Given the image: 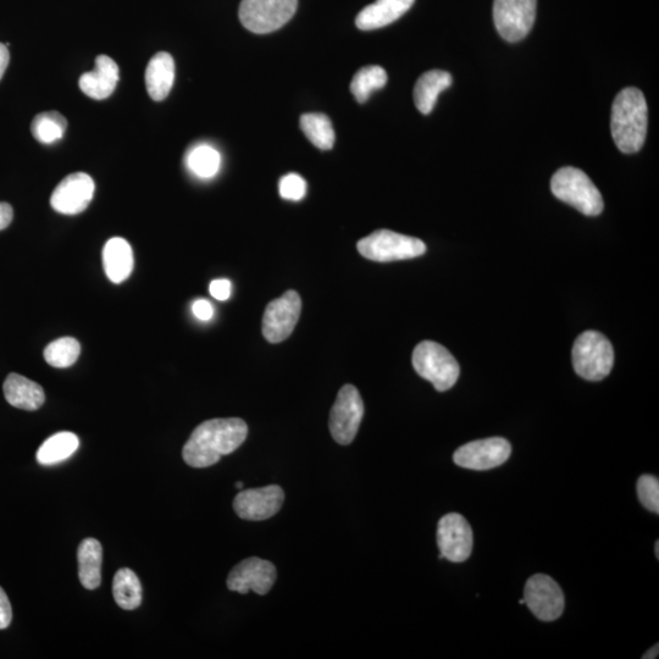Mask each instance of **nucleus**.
<instances>
[{"instance_id": "nucleus-1", "label": "nucleus", "mask_w": 659, "mask_h": 659, "mask_svg": "<svg viewBox=\"0 0 659 659\" xmlns=\"http://www.w3.org/2000/svg\"><path fill=\"white\" fill-rule=\"evenodd\" d=\"M248 426L242 419H212L198 425L186 442L182 457L192 468H208L235 452L246 441Z\"/></svg>"}, {"instance_id": "nucleus-2", "label": "nucleus", "mask_w": 659, "mask_h": 659, "mask_svg": "<svg viewBox=\"0 0 659 659\" xmlns=\"http://www.w3.org/2000/svg\"><path fill=\"white\" fill-rule=\"evenodd\" d=\"M647 103L638 88L628 87L618 93L612 107L611 129L620 152L638 153L647 135Z\"/></svg>"}, {"instance_id": "nucleus-3", "label": "nucleus", "mask_w": 659, "mask_h": 659, "mask_svg": "<svg viewBox=\"0 0 659 659\" xmlns=\"http://www.w3.org/2000/svg\"><path fill=\"white\" fill-rule=\"evenodd\" d=\"M551 190L559 201L569 204L587 217L600 215L605 207L601 193L590 177L572 166L559 169L553 175Z\"/></svg>"}, {"instance_id": "nucleus-4", "label": "nucleus", "mask_w": 659, "mask_h": 659, "mask_svg": "<svg viewBox=\"0 0 659 659\" xmlns=\"http://www.w3.org/2000/svg\"><path fill=\"white\" fill-rule=\"evenodd\" d=\"M614 364L612 343L597 331H586L575 340L573 365L575 373L589 381H601L611 373Z\"/></svg>"}, {"instance_id": "nucleus-5", "label": "nucleus", "mask_w": 659, "mask_h": 659, "mask_svg": "<svg viewBox=\"0 0 659 659\" xmlns=\"http://www.w3.org/2000/svg\"><path fill=\"white\" fill-rule=\"evenodd\" d=\"M413 367L439 392L452 389L461 374L456 358L440 343L433 341H424L415 347Z\"/></svg>"}, {"instance_id": "nucleus-6", "label": "nucleus", "mask_w": 659, "mask_h": 659, "mask_svg": "<svg viewBox=\"0 0 659 659\" xmlns=\"http://www.w3.org/2000/svg\"><path fill=\"white\" fill-rule=\"evenodd\" d=\"M358 252L373 262L387 263L413 259L426 252L419 238L404 236L390 230H378L358 242Z\"/></svg>"}, {"instance_id": "nucleus-7", "label": "nucleus", "mask_w": 659, "mask_h": 659, "mask_svg": "<svg viewBox=\"0 0 659 659\" xmlns=\"http://www.w3.org/2000/svg\"><path fill=\"white\" fill-rule=\"evenodd\" d=\"M297 5L298 0H242L238 16L248 31L264 35L286 25Z\"/></svg>"}, {"instance_id": "nucleus-8", "label": "nucleus", "mask_w": 659, "mask_h": 659, "mask_svg": "<svg viewBox=\"0 0 659 659\" xmlns=\"http://www.w3.org/2000/svg\"><path fill=\"white\" fill-rule=\"evenodd\" d=\"M363 415L361 393L353 385L343 386L330 413L329 428L334 440L343 446L350 445L356 439Z\"/></svg>"}, {"instance_id": "nucleus-9", "label": "nucleus", "mask_w": 659, "mask_h": 659, "mask_svg": "<svg viewBox=\"0 0 659 659\" xmlns=\"http://www.w3.org/2000/svg\"><path fill=\"white\" fill-rule=\"evenodd\" d=\"M537 0H495V26L503 40H524L535 24Z\"/></svg>"}, {"instance_id": "nucleus-10", "label": "nucleus", "mask_w": 659, "mask_h": 659, "mask_svg": "<svg viewBox=\"0 0 659 659\" xmlns=\"http://www.w3.org/2000/svg\"><path fill=\"white\" fill-rule=\"evenodd\" d=\"M302 312V301L296 291L290 290L284 296L268 304L263 317V335L270 343L289 339L295 330Z\"/></svg>"}, {"instance_id": "nucleus-11", "label": "nucleus", "mask_w": 659, "mask_h": 659, "mask_svg": "<svg viewBox=\"0 0 659 659\" xmlns=\"http://www.w3.org/2000/svg\"><path fill=\"white\" fill-rule=\"evenodd\" d=\"M437 545L441 552L440 559L453 563L467 561L473 550V530L467 519L458 513L442 517L437 526Z\"/></svg>"}, {"instance_id": "nucleus-12", "label": "nucleus", "mask_w": 659, "mask_h": 659, "mask_svg": "<svg viewBox=\"0 0 659 659\" xmlns=\"http://www.w3.org/2000/svg\"><path fill=\"white\" fill-rule=\"evenodd\" d=\"M524 600L534 616L544 622H553L561 617L566 603L561 587L545 574H536L528 580Z\"/></svg>"}, {"instance_id": "nucleus-13", "label": "nucleus", "mask_w": 659, "mask_h": 659, "mask_svg": "<svg viewBox=\"0 0 659 659\" xmlns=\"http://www.w3.org/2000/svg\"><path fill=\"white\" fill-rule=\"evenodd\" d=\"M511 453V443L502 437H491L459 447L454 452L453 461L465 469L490 470L506 463Z\"/></svg>"}, {"instance_id": "nucleus-14", "label": "nucleus", "mask_w": 659, "mask_h": 659, "mask_svg": "<svg viewBox=\"0 0 659 659\" xmlns=\"http://www.w3.org/2000/svg\"><path fill=\"white\" fill-rule=\"evenodd\" d=\"M276 568L273 563L251 557L245 559L231 570L227 578L229 590L246 595L248 591H254L258 595H267L275 584Z\"/></svg>"}, {"instance_id": "nucleus-15", "label": "nucleus", "mask_w": 659, "mask_h": 659, "mask_svg": "<svg viewBox=\"0 0 659 659\" xmlns=\"http://www.w3.org/2000/svg\"><path fill=\"white\" fill-rule=\"evenodd\" d=\"M96 185L90 175L75 173L60 182L53 191L51 206L60 214L76 215L85 212L94 196Z\"/></svg>"}, {"instance_id": "nucleus-16", "label": "nucleus", "mask_w": 659, "mask_h": 659, "mask_svg": "<svg viewBox=\"0 0 659 659\" xmlns=\"http://www.w3.org/2000/svg\"><path fill=\"white\" fill-rule=\"evenodd\" d=\"M284 500V491L278 485L241 490L235 497L234 509L238 517L260 522L274 517L280 511Z\"/></svg>"}, {"instance_id": "nucleus-17", "label": "nucleus", "mask_w": 659, "mask_h": 659, "mask_svg": "<svg viewBox=\"0 0 659 659\" xmlns=\"http://www.w3.org/2000/svg\"><path fill=\"white\" fill-rule=\"evenodd\" d=\"M118 82V65L107 55H99L96 59V70L83 74L79 85L86 96L103 101L112 96Z\"/></svg>"}, {"instance_id": "nucleus-18", "label": "nucleus", "mask_w": 659, "mask_h": 659, "mask_svg": "<svg viewBox=\"0 0 659 659\" xmlns=\"http://www.w3.org/2000/svg\"><path fill=\"white\" fill-rule=\"evenodd\" d=\"M415 0H376L358 14L359 30L371 31L392 24L413 7Z\"/></svg>"}, {"instance_id": "nucleus-19", "label": "nucleus", "mask_w": 659, "mask_h": 659, "mask_svg": "<svg viewBox=\"0 0 659 659\" xmlns=\"http://www.w3.org/2000/svg\"><path fill=\"white\" fill-rule=\"evenodd\" d=\"M5 400L11 406L24 411H37L46 401V395L35 381L19 374H10L3 385Z\"/></svg>"}, {"instance_id": "nucleus-20", "label": "nucleus", "mask_w": 659, "mask_h": 659, "mask_svg": "<svg viewBox=\"0 0 659 659\" xmlns=\"http://www.w3.org/2000/svg\"><path fill=\"white\" fill-rule=\"evenodd\" d=\"M105 274L114 284L129 279L134 270V252L130 243L121 237L110 238L103 249Z\"/></svg>"}, {"instance_id": "nucleus-21", "label": "nucleus", "mask_w": 659, "mask_h": 659, "mask_svg": "<svg viewBox=\"0 0 659 659\" xmlns=\"http://www.w3.org/2000/svg\"><path fill=\"white\" fill-rule=\"evenodd\" d=\"M175 81V62L169 53L154 55L146 70V87L149 97L162 102L169 96Z\"/></svg>"}, {"instance_id": "nucleus-22", "label": "nucleus", "mask_w": 659, "mask_h": 659, "mask_svg": "<svg viewBox=\"0 0 659 659\" xmlns=\"http://www.w3.org/2000/svg\"><path fill=\"white\" fill-rule=\"evenodd\" d=\"M452 85L450 73L442 70H431L419 77L414 87L415 107L420 113L429 115L433 112L437 98L442 91Z\"/></svg>"}, {"instance_id": "nucleus-23", "label": "nucleus", "mask_w": 659, "mask_h": 659, "mask_svg": "<svg viewBox=\"0 0 659 659\" xmlns=\"http://www.w3.org/2000/svg\"><path fill=\"white\" fill-rule=\"evenodd\" d=\"M79 578L87 590H96L102 583L103 547L96 539H86L77 551Z\"/></svg>"}, {"instance_id": "nucleus-24", "label": "nucleus", "mask_w": 659, "mask_h": 659, "mask_svg": "<svg viewBox=\"0 0 659 659\" xmlns=\"http://www.w3.org/2000/svg\"><path fill=\"white\" fill-rule=\"evenodd\" d=\"M80 446L79 437L73 433L55 434L42 443L37 452V462L41 465H55L73 456Z\"/></svg>"}, {"instance_id": "nucleus-25", "label": "nucleus", "mask_w": 659, "mask_h": 659, "mask_svg": "<svg viewBox=\"0 0 659 659\" xmlns=\"http://www.w3.org/2000/svg\"><path fill=\"white\" fill-rule=\"evenodd\" d=\"M114 600L125 611H134L142 603V585L134 570L123 568L116 572L113 581Z\"/></svg>"}, {"instance_id": "nucleus-26", "label": "nucleus", "mask_w": 659, "mask_h": 659, "mask_svg": "<svg viewBox=\"0 0 659 659\" xmlns=\"http://www.w3.org/2000/svg\"><path fill=\"white\" fill-rule=\"evenodd\" d=\"M301 129L308 140L321 151H330L335 143V131L328 116L320 113L304 114Z\"/></svg>"}, {"instance_id": "nucleus-27", "label": "nucleus", "mask_w": 659, "mask_h": 659, "mask_svg": "<svg viewBox=\"0 0 659 659\" xmlns=\"http://www.w3.org/2000/svg\"><path fill=\"white\" fill-rule=\"evenodd\" d=\"M68 121L58 112H46L35 116L32 121V136L43 145H52V143L62 140L65 135Z\"/></svg>"}, {"instance_id": "nucleus-28", "label": "nucleus", "mask_w": 659, "mask_h": 659, "mask_svg": "<svg viewBox=\"0 0 659 659\" xmlns=\"http://www.w3.org/2000/svg\"><path fill=\"white\" fill-rule=\"evenodd\" d=\"M186 164L199 179H212L219 173L221 155L212 146L199 145L187 154Z\"/></svg>"}, {"instance_id": "nucleus-29", "label": "nucleus", "mask_w": 659, "mask_h": 659, "mask_svg": "<svg viewBox=\"0 0 659 659\" xmlns=\"http://www.w3.org/2000/svg\"><path fill=\"white\" fill-rule=\"evenodd\" d=\"M387 83V74L381 66L370 65L358 71L351 83V92L358 103L368 101L371 93L381 90Z\"/></svg>"}, {"instance_id": "nucleus-30", "label": "nucleus", "mask_w": 659, "mask_h": 659, "mask_svg": "<svg viewBox=\"0 0 659 659\" xmlns=\"http://www.w3.org/2000/svg\"><path fill=\"white\" fill-rule=\"evenodd\" d=\"M81 353L80 343L73 337H62L55 340L44 350V359L54 368H69L79 359Z\"/></svg>"}, {"instance_id": "nucleus-31", "label": "nucleus", "mask_w": 659, "mask_h": 659, "mask_svg": "<svg viewBox=\"0 0 659 659\" xmlns=\"http://www.w3.org/2000/svg\"><path fill=\"white\" fill-rule=\"evenodd\" d=\"M638 495L642 506L653 513H659V481L655 476H641L638 481Z\"/></svg>"}, {"instance_id": "nucleus-32", "label": "nucleus", "mask_w": 659, "mask_h": 659, "mask_svg": "<svg viewBox=\"0 0 659 659\" xmlns=\"http://www.w3.org/2000/svg\"><path fill=\"white\" fill-rule=\"evenodd\" d=\"M280 196L287 201H301L306 196L307 184L303 177L289 174L280 180Z\"/></svg>"}, {"instance_id": "nucleus-33", "label": "nucleus", "mask_w": 659, "mask_h": 659, "mask_svg": "<svg viewBox=\"0 0 659 659\" xmlns=\"http://www.w3.org/2000/svg\"><path fill=\"white\" fill-rule=\"evenodd\" d=\"M210 295L218 301H227L231 297L232 285L229 280L218 279L214 280L209 286Z\"/></svg>"}, {"instance_id": "nucleus-34", "label": "nucleus", "mask_w": 659, "mask_h": 659, "mask_svg": "<svg viewBox=\"0 0 659 659\" xmlns=\"http://www.w3.org/2000/svg\"><path fill=\"white\" fill-rule=\"evenodd\" d=\"M13 619V609L5 591L0 587V630L7 629Z\"/></svg>"}, {"instance_id": "nucleus-35", "label": "nucleus", "mask_w": 659, "mask_h": 659, "mask_svg": "<svg viewBox=\"0 0 659 659\" xmlns=\"http://www.w3.org/2000/svg\"><path fill=\"white\" fill-rule=\"evenodd\" d=\"M192 312L197 319L202 321H209L214 317L213 304L208 302L207 299H197L192 304Z\"/></svg>"}, {"instance_id": "nucleus-36", "label": "nucleus", "mask_w": 659, "mask_h": 659, "mask_svg": "<svg viewBox=\"0 0 659 659\" xmlns=\"http://www.w3.org/2000/svg\"><path fill=\"white\" fill-rule=\"evenodd\" d=\"M14 212L10 204L0 202V231L7 229L13 221Z\"/></svg>"}, {"instance_id": "nucleus-37", "label": "nucleus", "mask_w": 659, "mask_h": 659, "mask_svg": "<svg viewBox=\"0 0 659 659\" xmlns=\"http://www.w3.org/2000/svg\"><path fill=\"white\" fill-rule=\"evenodd\" d=\"M10 60V54H9V49L8 46H5V44L0 43V80L3 79L5 70L8 68Z\"/></svg>"}, {"instance_id": "nucleus-38", "label": "nucleus", "mask_w": 659, "mask_h": 659, "mask_svg": "<svg viewBox=\"0 0 659 659\" xmlns=\"http://www.w3.org/2000/svg\"><path fill=\"white\" fill-rule=\"evenodd\" d=\"M658 644L656 646H653L650 651H647L642 658L644 659H655L658 657Z\"/></svg>"}, {"instance_id": "nucleus-39", "label": "nucleus", "mask_w": 659, "mask_h": 659, "mask_svg": "<svg viewBox=\"0 0 659 659\" xmlns=\"http://www.w3.org/2000/svg\"><path fill=\"white\" fill-rule=\"evenodd\" d=\"M235 486H236V489H238V490H242V489H243V486H245V485H243V483H241V481H238V483H236Z\"/></svg>"}, {"instance_id": "nucleus-40", "label": "nucleus", "mask_w": 659, "mask_h": 659, "mask_svg": "<svg viewBox=\"0 0 659 659\" xmlns=\"http://www.w3.org/2000/svg\"><path fill=\"white\" fill-rule=\"evenodd\" d=\"M656 557L659 559V542H656Z\"/></svg>"}, {"instance_id": "nucleus-41", "label": "nucleus", "mask_w": 659, "mask_h": 659, "mask_svg": "<svg viewBox=\"0 0 659 659\" xmlns=\"http://www.w3.org/2000/svg\"><path fill=\"white\" fill-rule=\"evenodd\" d=\"M519 603H520V605H525V600H524V598H523V600H520Z\"/></svg>"}]
</instances>
